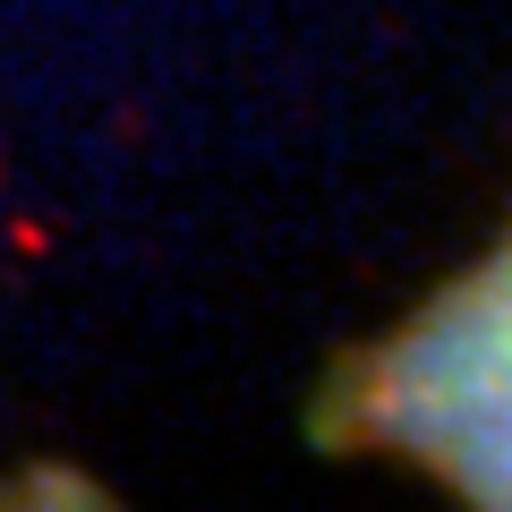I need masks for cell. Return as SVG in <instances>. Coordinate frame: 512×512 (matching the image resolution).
Masks as SVG:
<instances>
[{
  "instance_id": "6da1fadb",
  "label": "cell",
  "mask_w": 512,
  "mask_h": 512,
  "mask_svg": "<svg viewBox=\"0 0 512 512\" xmlns=\"http://www.w3.org/2000/svg\"><path fill=\"white\" fill-rule=\"evenodd\" d=\"M376 427L461 478L478 504H512V248L393 350Z\"/></svg>"
}]
</instances>
